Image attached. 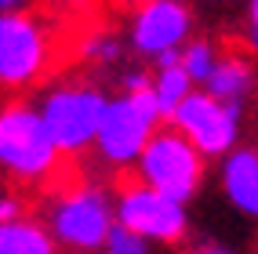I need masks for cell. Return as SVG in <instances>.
Wrapping results in <instances>:
<instances>
[{
	"label": "cell",
	"mask_w": 258,
	"mask_h": 254,
	"mask_svg": "<svg viewBox=\"0 0 258 254\" xmlns=\"http://www.w3.org/2000/svg\"><path fill=\"white\" fill-rule=\"evenodd\" d=\"M58 65V29L40 11L0 15V91H26Z\"/></svg>",
	"instance_id": "cell-1"
},
{
	"label": "cell",
	"mask_w": 258,
	"mask_h": 254,
	"mask_svg": "<svg viewBox=\"0 0 258 254\" xmlns=\"http://www.w3.org/2000/svg\"><path fill=\"white\" fill-rule=\"evenodd\" d=\"M44 225L62 250L95 254L106 247L116 225V203L106 185L80 182V185H70V189H58L47 200Z\"/></svg>",
	"instance_id": "cell-2"
},
{
	"label": "cell",
	"mask_w": 258,
	"mask_h": 254,
	"mask_svg": "<svg viewBox=\"0 0 258 254\" xmlns=\"http://www.w3.org/2000/svg\"><path fill=\"white\" fill-rule=\"evenodd\" d=\"M62 152L55 149L40 113L26 98L0 106V175L19 185H40L58 171Z\"/></svg>",
	"instance_id": "cell-3"
},
{
	"label": "cell",
	"mask_w": 258,
	"mask_h": 254,
	"mask_svg": "<svg viewBox=\"0 0 258 254\" xmlns=\"http://www.w3.org/2000/svg\"><path fill=\"white\" fill-rule=\"evenodd\" d=\"M109 95L95 80H58L40 95L37 113L62 156H80L95 145Z\"/></svg>",
	"instance_id": "cell-4"
},
{
	"label": "cell",
	"mask_w": 258,
	"mask_h": 254,
	"mask_svg": "<svg viewBox=\"0 0 258 254\" xmlns=\"http://www.w3.org/2000/svg\"><path fill=\"white\" fill-rule=\"evenodd\" d=\"M160 120L164 116L157 109L153 88L139 95H109V106L102 113V124L95 134L98 160L113 167L116 175H127L139 163L146 142L160 131Z\"/></svg>",
	"instance_id": "cell-5"
},
{
	"label": "cell",
	"mask_w": 258,
	"mask_h": 254,
	"mask_svg": "<svg viewBox=\"0 0 258 254\" xmlns=\"http://www.w3.org/2000/svg\"><path fill=\"white\" fill-rule=\"evenodd\" d=\"M204 175H208V160L175 127H160L146 142L139 163H135V178L175 203L193 200L204 185Z\"/></svg>",
	"instance_id": "cell-6"
},
{
	"label": "cell",
	"mask_w": 258,
	"mask_h": 254,
	"mask_svg": "<svg viewBox=\"0 0 258 254\" xmlns=\"http://www.w3.org/2000/svg\"><path fill=\"white\" fill-rule=\"evenodd\" d=\"M116 225L131 229L149 243L178 247L189 236V211L185 203H175L160 193H153L139 178L116 175Z\"/></svg>",
	"instance_id": "cell-7"
},
{
	"label": "cell",
	"mask_w": 258,
	"mask_h": 254,
	"mask_svg": "<svg viewBox=\"0 0 258 254\" xmlns=\"http://www.w3.org/2000/svg\"><path fill=\"white\" fill-rule=\"evenodd\" d=\"M182 138L193 145L204 160H222L240 145V127H244V106H222L208 91H193L171 116Z\"/></svg>",
	"instance_id": "cell-8"
},
{
	"label": "cell",
	"mask_w": 258,
	"mask_h": 254,
	"mask_svg": "<svg viewBox=\"0 0 258 254\" xmlns=\"http://www.w3.org/2000/svg\"><path fill=\"white\" fill-rule=\"evenodd\" d=\"M193 8L185 0H149L131 8L127 19V44L139 58L153 62L164 51H178L193 40Z\"/></svg>",
	"instance_id": "cell-9"
},
{
	"label": "cell",
	"mask_w": 258,
	"mask_h": 254,
	"mask_svg": "<svg viewBox=\"0 0 258 254\" xmlns=\"http://www.w3.org/2000/svg\"><path fill=\"white\" fill-rule=\"evenodd\" d=\"M222 193L233 207L258 222V149L254 145H236L229 156H222Z\"/></svg>",
	"instance_id": "cell-10"
},
{
	"label": "cell",
	"mask_w": 258,
	"mask_h": 254,
	"mask_svg": "<svg viewBox=\"0 0 258 254\" xmlns=\"http://www.w3.org/2000/svg\"><path fill=\"white\" fill-rule=\"evenodd\" d=\"M254 88H258L254 58L244 55V51H226V55H218L215 73L200 91H208L215 102H222V106H244V102L254 95Z\"/></svg>",
	"instance_id": "cell-11"
},
{
	"label": "cell",
	"mask_w": 258,
	"mask_h": 254,
	"mask_svg": "<svg viewBox=\"0 0 258 254\" xmlns=\"http://www.w3.org/2000/svg\"><path fill=\"white\" fill-rule=\"evenodd\" d=\"M0 254H58V243L37 218H15L0 225Z\"/></svg>",
	"instance_id": "cell-12"
},
{
	"label": "cell",
	"mask_w": 258,
	"mask_h": 254,
	"mask_svg": "<svg viewBox=\"0 0 258 254\" xmlns=\"http://www.w3.org/2000/svg\"><path fill=\"white\" fill-rule=\"evenodd\" d=\"M193 80L185 76L182 65H175V69H157L153 73V98H157V109L164 120H171L175 116V109L182 106V102L193 95Z\"/></svg>",
	"instance_id": "cell-13"
},
{
	"label": "cell",
	"mask_w": 258,
	"mask_h": 254,
	"mask_svg": "<svg viewBox=\"0 0 258 254\" xmlns=\"http://www.w3.org/2000/svg\"><path fill=\"white\" fill-rule=\"evenodd\" d=\"M124 51H127L124 40H120V33H113V29H91L88 37H80V44H77V55L88 65H98V69L116 65L124 58Z\"/></svg>",
	"instance_id": "cell-14"
},
{
	"label": "cell",
	"mask_w": 258,
	"mask_h": 254,
	"mask_svg": "<svg viewBox=\"0 0 258 254\" xmlns=\"http://www.w3.org/2000/svg\"><path fill=\"white\" fill-rule=\"evenodd\" d=\"M215 65H218V44L211 37H193L182 47V69L193 80V88H204L211 80Z\"/></svg>",
	"instance_id": "cell-15"
},
{
	"label": "cell",
	"mask_w": 258,
	"mask_h": 254,
	"mask_svg": "<svg viewBox=\"0 0 258 254\" xmlns=\"http://www.w3.org/2000/svg\"><path fill=\"white\" fill-rule=\"evenodd\" d=\"M153 243L149 240H142V236H135L131 229H124V225H113V232H109V240H106V254H153L149 250Z\"/></svg>",
	"instance_id": "cell-16"
},
{
	"label": "cell",
	"mask_w": 258,
	"mask_h": 254,
	"mask_svg": "<svg viewBox=\"0 0 258 254\" xmlns=\"http://www.w3.org/2000/svg\"><path fill=\"white\" fill-rule=\"evenodd\" d=\"M116 80H120V91H124V95H139V91H149V88H153V76H149V69H146V65L124 69Z\"/></svg>",
	"instance_id": "cell-17"
},
{
	"label": "cell",
	"mask_w": 258,
	"mask_h": 254,
	"mask_svg": "<svg viewBox=\"0 0 258 254\" xmlns=\"http://www.w3.org/2000/svg\"><path fill=\"white\" fill-rule=\"evenodd\" d=\"M15 218H26V200L19 193H0V225L4 222H15Z\"/></svg>",
	"instance_id": "cell-18"
},
{
	"label": "cell",
	"mask_w": 258,
	"mask_h": 254,
	"mask_svg": "<svg viewBox=\"0 0 258 254\" xmlns=\"http://www.w3.org/2000/svg\"><path fill=\"white\" fill-rule=\"evenodd\" d=\"M244 44L258 58V0H247V26H244Z\"/></svg>",
	"instance_id": "cell-19"
},
{
	"label": "cell",
	"mask_w": 258,
	"mask_h": 254,
	"mask_svg": "<svg viewBox=\"0 0 258 254\" xmlns=\"http://www.w3.org/2000/svg\"><path fill=\"white\" fill-rule=\"evenodd\" d=\"M33 0H0V15H15V11H29Z\"/></svg>",
	"instance_id": "cell-20"
},
{
	"label": "cell",
	"mask_w": 258,
	"mask_h": 254,
	"mask_svg": "<svg viewBox=\"0 0 258 254\" xmlns=\"http://www.w3.org/2000/svg\"><path fill=\"white\" fill-rule=\"evenodd\" d=\"M193 254H236V250H229V247H218V243H200Z\"/></svg>",
	"instance_id": "cell-21"
},
{
	"label": "cell",
	"mask_w": 258,
	"mask_h": 254,
	"mask_svg": "<svg viewBox=\"0 0 258 254\" xmlns=\"http://www.w3.org/2000/svg\"><path fill=\"white\" fill-rule=\"evenodd\" d=\"M62 4H66V8H73V11H84V8H91L95 0H62Z\"/></svg>",
	"instance_id": "cell-22"
},
{
	"label": "cell",
	"mask_w": 258,
	"mask_h": 254,
	"mask_svg": "<svg viewBox=\"0 0 258 254\" xmlns=\"http://www.w3.org/2000/svg\"><path fill=\"white\" fill-rule=\"evenodd\" d=\"M116 4H124V8H139V4H149V0H116Z\"/></svg>",
	"instance_id": "cell-23"
},
{
	"label": "cell",
	"mask_w": 258,
	"mask_h": 254,
	"mask_svg": "<svg viewBox=\"0 0 258 254\" xmlns=\"http://www.w3.org/2000/svg\"><path fill=\"white\" fill-rule=\"evenodd\" d=\"M254 250H258V243H254Z\"/></svg>",
	"instance_id": "cell-24"
},
{
	"label": "cell",
	"mask_w": 258,
	"mask_h": 254,
	"mask_svg": "<svg viewBox=\"0 0 258 254\" xmlns=\"http://www.w3.org/2000/svg\"><path fill=\"white\" fill-rule=\"evenodd\" d=\"M254 95H258V88H254Z\"/></svg>",
	"instance_id": "cell-25"
}]
</instances>
